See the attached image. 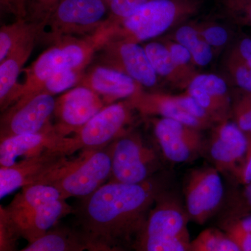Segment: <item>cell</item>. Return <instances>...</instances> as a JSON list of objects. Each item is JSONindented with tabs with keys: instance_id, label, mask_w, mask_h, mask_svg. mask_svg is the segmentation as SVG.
Wrapping results in <instances>:
<instances>
[{
	"instance_id": "obj_1",
	"label": "cell",
	"mask_w": 251,
	"mask_h": 251,
	"mask_svg": "<svg viewBox=\"0 0 251 251\" xmlns=\"http://www.w3.org/2000/svg\"><path fill=\"white\" fill-rule=\"evenodd\" d=\"M161 194L159 185L151 179L140 184L108 181L82 198L77 231L85 241L132 247Z\"/></svg>"
},
{
	"instance_id": "obj_2",
	"label": "cell",
	"mask_w": 251,
	"mask_h": 251,
	"mask_svg": "<svg viewBox=\"0 0 251 251\" xmlns=\"http://www.w3.org/2000/svg\"><path fill=\"white\" fill-rule=\"evenodd\" d=\"M105 22L91 35L64 38L52 44L39 56L30 67L23 69L25 80L18 83L9 96L4 110L20 99L37 93L43 82L54 73L67 69H87L99 50L108 40Z\"/></svg>"
},
{
	"instance_id": "obj_3",
	"label": "cell",
	"mask_w": 251,
	"mask_h": 251,
	"mask_svg": "<svg viewBox=\"0 0 251 251\" xmlns=\"http://www.w3.org/2000/svg\"><path fill=\"white\" fill-rule=\"evenodd\" d=\"M201 5L199 0H153L120 21L106 20L108 39L140 44L196 14Z\"/></svg>"
},
{
	"instance_id": "obj_4",
	"label": "cell",
	"mask_w": 251,
	"mask_h": 251,
	"mask_svg": "<svg viewBox=\"0 0 251 251\" xmlns=\"http://www.w3.org/2000/svg\"><path fill=\"white\" fill-rule=\"evenodd\" d=\"M186 209L160 195L133 242V251H191Z\"/></svg>"
},
{
	"instance_id": "obj_5",
	"label": "cell",
	"mask_w": 251,
	"mask_h": 251,
	"mask_svg": "<svg viewBox=\"0 0 251 251\" xmlns=\"http://www.w3.org/2000/svg\"><path fill=\"white\" fill-rule=\"evenodd\" d=\"M81 151L78 156L68 159L41 184L57 188L64 200L87 197L105 184L111 175L110 145Z\"/></svg>"
},
{
	"instance_id": "obj_6",
	"label": "cell",
	"mask_w": 251,
	"mask_h": 251,
	"mask_svg": "<svg viewBox=\"0 0 251 251\" xmlns=\"http://www.w3.org/2000/svg\"><path fill=\"white\" fill-rule=\"evenodd\" d=\"M107 14L103 0H62L50 15L46 25L49 31L40 40L52 45L64 38L91 35L103 27Z\"/></svg>"
},
{
	"instance_id": "obj_7",
	"label": "cell",
	"mask_w": 251,
	"mask_h": 251,
	"mask_svg": "<svg viewBox=\"0 0 251 251\" xmlns=\"http://www.w3.org/2000/svg\"><path fill=\"white\" fill-rule=\"evenodd\" d=\"M111 175L108 181L140 184L151 179L158 170L156 151L137 133H127L110 145Z\"/></svg>"
},
{
	"instance_id": "obj_8",
	"label": "cell",
	"mask_w": 251,
	"mask_h": 251,
	"mask_svg": "<svg viewBox=\"0 0 251 251\" xmlns=\"http://www.w3.org/2000/svg\"><path fill=\"white\" fill-rule=\"evenodd\" d=\"M126 100L104 107L70 137L72 153L87 148L108 146L128 133L132 122V111Z\"/></svg>"
},
{
	"instance_id": "obj_9",
	"label": "cell",
	"mask_w": 251,
	"mask_h": 251,
	"mask_svg": "<svg viewBox=\"0 0 251 251\" xmlns=\"http://www.w3.org/2000/svg\"><path fill=\"white\" fill-rule=\"evenodd\" d=\"M56 99L39 93L20 99L4 112L0 119V140L14 135L43 131L52 125Z\"/></svg>"
},
{
	"instance_id": "obj_10",
	"label": "cell",
	"mask_w": 251,
	"mask_h": 251,
	"mask_svg": "<svg viewBox=\"0 0 251 251\" xmlns=\"http://www.w3.org/2000/svg\"><path fill=\"white\" fill-rule=\"evenodd\" d=\"M220 172L215 167L194 170L184 187L185 204L188 219L204 224L219 209L224 196Z\"/></svg>"
},
{
	"instance_id": "obj_11",
	"label": "cell",
	"mask_w": 251,
	"mask_h": 251,
	"mask_svg": "<svg viewBox=\"0 0 251 251\" xmlns=\"http://www.w3.org/2000/svg\"><path fill=\"white\" fill-rule=\"evenodd\" d=\"M105 106L93 90L77 85L56 99L53 129L61 137L74 134Z\"/></svg>"
},
{
	"instance_id": "obj_12",
	"label": "cell",
	"mask_w": 251,
	"mask_h": 251,
	"mask_svg": "<svg viewBox=\"0 0 251 251\" xmlns=\"http://www.w3.org/2000/svg\"><path fill=\"white\" fill-rule=\"evenodd\" d=\"M96 54L99 64L123 73L143 87L156 85L158 75L140 44L108 39Z\"/></svg>"
},
{
	"instance_id": "obj_13",
	"label": "cell",
	"mask_w": 251,
	"mask_h": 251,
	"mask_svg": "<svg viewBox=\"0 0 251 251\" xmlns=\"http://www.w3.org/2000/svg\"><path fill=\"white\" fill-rule=\"evenodd\" d=\"M68 160L65 153L46 151L27 157L13 166L0 168V198L20 188L41 184Z\"/></svg>"
},
{
	"instance_id": "obj_14",
	"label": "cell",
	"mask_w": 251,
	"mask_h": 251,
	"mask_svg": "<svg viewBox=\"0 0 251 251\" xmlns=\"http://www.w3.org/2000/svg\"><path fill=\"white\" fill-rule=\"evenodd\" d=\"M151 122L162 152L170 161L187 162L201 150L199 130L171 119H152Z\"/></svg>"
},
{
	"instance_id": "obj_15",
	"label": "cell",
	"mask_w": 251,
	"mask_h": 251,
	"mask_svg": "<svg viewBox=\"0 0 251 251\" xmlns=\"http://www.w3.org/2000/svg\"><path fill=\"white\" fill-rule=\"evenodd\" d=\"M0 168L16 163L18 157L40 154L46 151H57L70 156L69 138L55 133L52 125L36 133L14 135L0 140Z\"/></svg>"
},
{
	"instance_id": "obj_16",
	"label": "cell",
	"mask_w": 251,
	"mask_h": 251,
	"mask_svg": "<svg viewBox=\"0 0 251 251\" xmlns=\"http://www.w3.org/2000/svg\"><path fill=\"white\" fill-rule=\"evenodd\" d=\"M247 147V134L237 124L225 120L213 133L209 155L219 172H234L244 160Z\"/></svg>"
},
{
	"instance_id": "obj_17",
	"label": "cell",
	"mask_w": 251,
	"mask_h": 251,
	"mask_svg": "<svg viewBox=\"0 0 251 251\" xmlns=\"http://www.w3.org/2000/svg\"><path fill=\"white\" fill-rule=\"evenodd\" d=\"M78 85L93 90L103 99L106 105L121 99L126 100L143 89L128 75L99 64L87 69Z\"/></svg>"
},
{
	"instance_id": "obj_18",
	"label": "cell",
	"mask_w": 251,
	"mask_h": 251,
	"mask_svg": "<svg viewBox=\"0 0 251 251\" xmlns=\"http://www.w3.org/2000/svg\"><path fill=\"white\" fill-rule=\"evenodd\" d=\"M126 100L133 110L145 116L171 119L199 130L208 127L181 108L176 100V95L161 92H147L143 89Z\"/></svg>"
},
{
	"instance_id": "obj_19",
	"label": "cell",
	"mask_w": 251,
	"mask_h": 251,
	"mask_svg": "<svg viewBox=\"0 0 251 251\" xmlns=\"http://www.w3.org/2000/svg\"><path fill=\"white\" fill-rule=\"evenodd\" d=\"M72 211V207L66 200L59 199L46 203L18 219H11L8 216L20 237L29 244L47 234L59 220Z\"/></svg>"
},
{
	"instance_id": "obj_20",
	"label": "cell",
	"mask_w": 251,
	"mask_h": 251,
	"mask_svg": "<svg viewBox=\"0 0 251 251\" xmlns=\"http://www.w3.org/2000/svg\"><path fill=\"white\" fill-rule=\"evenodd\" d=\"M39 36H32L16 46L0 62V108L4 110L9 96L18 85V79L30 57Z\"/></svg>"
},
{
	"instance_id": "obj_21",
	"label": "cell",
	"mask_w": 251,
	"mask_h": 251,
	"mask_svg": "<svg viewBox=\"0 0 251 251\" xmlns=\"http://www.w3.org/2000/svg\"><path fill=\"white\" fill-rule=\"evenodd\" d=\"M62 199L57 188L47 184H34L25 186L11 203L4 207L11 219L21 217L43 204Z\"/></svg>"
},
{
	"instance_id": "obj_22",
	"label": "cell",
	"mask_w": 251,
	"mask_h": 251,
	"mask_svg": "<svg viewBox=\"0 0 251 251\" xmlns=\"http://www.w3.org/2000/svg\"><path fill=\"white\" fill-rule=\"evenodd\" d=\"M84 247L83 239L78 231L54 227L19 251H83Z\"/></svg>"
},
{
	"instance_id": "obj_23",
	"label": "cell",
	"mask_w": 251,
	"mask_h": 251,
	"mask_svg": "<svg viewBox=\"0 0 251 251\" xmlns=\"http://www.w3.org/2000/svg\"><path fill=\"white\" fill-rule=\"evenodd\" d=\"M45 23L32 22L27 19L16 20L11 24L4 25L0 29V62L12 50L32 36L41 37Z\"/></svg>"
},
{
	"instance_id": "obj_24",
	"label": "cell",
	"mask_w": 251,
	"mask_h": 251,
	"mask_svg": "<svg viewBox=\"0 0 251 251\" xmlns=\"http://www.w3.org/2000/svg\"><path fill=\"white\" fill-rule=\"evenodd\" d=\"M143 48L157 75L164 77L175 87L187 89L189 82L175 65L164 44L150 42Z\"/></svg>"
},
{
	"instance_id": "obj_25",
	"label": "cell",
	"mask_w": 251,
	"mask_h": 251,
	"mask_svg": "<svg viewBox=\"0 0 251 251\" xmlns=\"http://www.w3.org/2000/svg\"><path fill=\"white\" fill-rule=\"evenodd\" d=\"M173 41L189 51L196 67H205L213 58V49L201 37L198 25H185L175 31Z\"/></svg>"
},
{
	"instance_id": "obj_26",
	"label": "cell",
	"mask_w": 251,
	"mask_h": 251,
	"mask_svg": "<svg viewBox=\"0 0 251 251\" xmlns=\"http://www.w3.org/2000/svg\"><path fill=\"white\" fill-rule=\"evenodd\" d=\"M191 251H242L235 242L221 229L208 228L192 241Z\"/></svg>"
},
{
	"instance_id": "obj_27",
	"label": "cell",
	"mask_w": 251,
	"mask_h": 251,
	"mask_svg": "<svg viewBox=\"0 0 251 251\" xmlns=\"http://www.w3.org/2000/svg\"><path fill=\"white\" fill-rule=\"evenodd\" d=\"M86 70V69L74 68L54 73L43 82L36 94L46 93L54 96L74 88L79 85Z\"/></svg>"
},
{
	"instance_id": "obj_28",
	"label": "cell",
	"mask_w": 251,
	"mask_h": 251,
	"mask_svg": "<svg viewBox=\"0 0 251 251\" xmlns=\"http://www.w3.org/2000/svg\"><path fill=\"white\" fill-rule=\"evenodd\" d=\"M222 230L242 251H251V215L225 219Z\"/></svg>"
},
{
	"instance_id": "obj_29",
	"label": "cell",
	"mask_w": 251,
	"mask_h": 251,
	"mask_svg": "<svg viewBox=\"0 0 251 251\" xmlns=\"http://www.w3.org/2000/svg\"><path fill=\"white\" fill-rule=\"evenodd\" d=\"M188 87L201 89L211 97L229 106V99L227 93V84L224 79L218 75L214 74H198L191 81Z\"/></svg>"
},
{
	"instance_id": "obj_30",
	"label": "cell",
	"mask_w": 251,
	"mask_h": 251,
	"mask_svg": "<svg viewBox=\"0 0 251 251\" xmlns=\"http://www.w3.org/2000/svg\"><path fill=\"white\" fill-rule=\"evenodd\" d=\"M167 49L171 54L172 59L180 72L191 82L193 77L197 75L196 64L193 62L192 57L184 46L174 41H166L164 42Z\"/></svg>"
},
{
	"instance_id": "obj_31",
	"label": "cell",
	"mask_w": 251,
	"mask_h": 251,
	"mask_svg": "<svg viewBox=\"0 0 251 251\" xmlns=\"http://www.w3.org/2000/svg\"><path fill=\"white\" fill-rule=\"evenodd\" d=\"M227 68L234 82L242 90L251 92V72L247 63L234 49L227 60Z\"/></svg>"
},
{
	"instance_id": "obj_32",
	"label": "cell",
	"mask_w": 251,
	"mask_h": 251,
	"mask_svg": "<svg viewBox=\"0 0 251 251\" xmlns=\"http://www.w3.org/2000/svg\"><path fill=\"white\" fill-rule=\"evenodd\" d=\"M19 234L6 214L4 207H0V251H15Z\"/></svg>"
},
{
	"instance_id": "obj_33",
	"label": "cell",
	"mask_w": 251,
	"mask_h": 251,
	"mask_svg": "<svg viewBox=\"0 0 251 251\" xmlns=\"http://www.w3.org/2000/svg\"><path fill=\"white\" fill-rule=\"evenodd\" d=\"M152 1L153 0H115L109 5L107 20L110 22L120 21Z\"/></svg>"
},
{
	"instance_id": "obj_34",
	"label": "cell",
	"mask_w": 251,
	"mask_h": 251,
	"mask_svg": "<svg viewBox=\"0 0 251 251\" xmlns=\"http://www.w3.org/2000/svg\"><path fill=\"white\" fill-rule=\"evenodd\" d=\"M200 34L206 44L213 49H220L228 40V33L222 26L215 23L198 25Z\"/></svg>"
},
{
	"instance_id": "obj_35",
	"label": "cell",
	"mask_w": 251,
	"mask_h": 251,
	"mask_svg": "<svg viewBox=\"0 0 251 251\" xmlns=\"http://www.w3.org/2000/svg\"><path fill=\"white\" fill-rule=\"evenodd\" d=\"M61 1L62 0H29L26 19L46 25L50 15Z\"/></svg>"
},
{
	"instance_id": "obj_36",
	"label": "cell",
	"mask_w": 251,
	"mask_h": 251,
	"mask_svg": "<svg viewBox=\"0 0 251 251\" xmlns=\"http://www.w3.org/2000/svg\"><path fill=\"white\" fill-rule=\"evenodd\" d=\"M176 99L180 106L195 118L205 124L208 126L214 121L213 117L200 105L191 96L185 92L181 95H176Z\"/></svg>"
},
{
	"instance_id": "obj_37",
	"label": "cell",
	"mask_w": 251,
	"mask_h": 251,
	"mask_svg": "<svg viewBox=\"0 0 251 251\" xmlns=\"http://www.w3.org/2000/svg\"><path fill=\"white\" fill-rule=\"evenodd\" d=\"M242 97L234 107L235 123L245 133H251V92Z\"/></svg>"
},
{
	"instance_id": "obj_38",
	"label": "cell",
	"mask_w": 251,
	"mask_h": 251,
	"mask_svg": "<svg viewBox=\"0 0 251 251\" xmlns=\"http://www.w3.org/2000/svg\"><path fill=\"white\" fill-rule=\"evenodd\" d=\"M225 9L236 21L251 24V0H222Z\"/></svg>"
},
{
	"instance_id": "obj_39",
	"label": "cell",
	"mask_w": 251,
	"mask_h": 251,
	"mask_svg": "<svg viewBox=\"0 0 251 251\" xmlns=\"http://www.w3.org/2000/svg\"><path fill=\"white\" fill-rule=\"evenodd\" d=\"M29 0H0L1 9L12 14L16 20L26 19Z\"/></svg>"
},
{
	"instance_id": "obj_40",
	"label": "cell",
	"mask_w": 251,
	"mask_h": 251,
	"mask_svg": "<svg viewBox=\"0 0 251 251\" xmlns=\"http://www.w3.org/2000/svg\"><path fill=\"white\" fill-rule=\"evenodd\" d=\"M246 134L248 140L247 153L242 163L234 172L237 175L238 179L244 184L251 182V133Z\"/></svg>"
},
{
	"instance_id": "obj_41",
	"label": "cell",
	"mask_w": 251,
	"mask_h": 251,
	"mask_svg": "<svg viewBox=\"0 0 251 251\" xmlns=\"http://www.w3.org/2000/svg\"><path fill=\"white\" fill-rule=\"evenodd\" d=\"M83 251H132V247L120 244H108L100 242L84 240Z\"/></svg>"
},
{
	"instance_id": "obj_42",
	"label": "cell",
	"mask_w": 251,
	"mask_h": 251,
	"mask_svg": "<svg viewBox=\"0 0 251 251\" xmlns=\"http://www.w3.org/2000/svg\"><path fill=\"white\" fill-rule=\"evenodd\" d=\"M236 50L244 60L249 58L251 56V39L249 38L243 39Z\"/></svg>"
},
{
	"instance_id": "obj_43",
	"label": "cell",
	"mask_w": 251,
	"mask_h": 251,
	"mask_svg": "<svg viewBox=\"0 0 251 251\" xmlns=\"http://www.w3.org/2000/svg\"><path fill=\"white\" fill-rule=\"evenodd\" d=\"M242 202L249 208H251V182L245 184L242 194Z\"/></svg>"
},
{
	"instance_id": "obj_44",
	"label": "cell",
	"mask_w": 251,
	"mask_h": 251,
	"mask_svg": "<svg viewBox=\"0 0 251 251\" xmlns=\"http://www.w3.org/2000/svg\"><path fill=\"white\" fill-rule=\"evenodd\" d=\"M244 61L247 63V66L249 67V69H250L251 72V56Z\"/></svg>"
},
{
	"instance_id": "obj_45",
	"label": "cell",
	"mask_w": 251,
	"mask_h": 251,
	"mask_svg": "<svg viewBox=\"0 0 251 251\" xmlns=\"http://www.w3.org/2000/svg\"><path fill=\"white\" fill-rule=\"evenodd\" d=\"M103 1H105V4L108 5V6H109V5L113 2L114 1H115V0H103Z\"/></svg>"
}]
</instances>
